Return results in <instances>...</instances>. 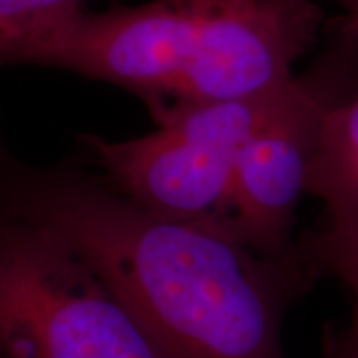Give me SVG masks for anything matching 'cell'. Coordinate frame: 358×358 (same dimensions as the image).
I'll return each instance as SVG.
<instances>
[{"instance_id":"6da1fadb","label":"cell","mask_w":358,"mask_h":358,"mask_svg":"<svg viewBox=\"0 0 358 358\" xmlns=\"http://www.w3.org/2000/svg\"><path fill=\"white\" fill-rule=\"evenodd\" d=\"M0 215L70 245L162 358H287L289 308L317 282L296 249L257 255L221 225L155 213L72 164H28L0 131Z\"/></svg>"},{"instance_id":"7a4b0ae2","label":"cell","mask_w":358,"mask_h":358,"mask_svg":"<svg viewBox=\"0 0 358 358\" xmlns=\"http://www.w3.org/2000/svg\"><path fill=\"white\" fill-rule=\"evenodd\" d=\"M324 24L315 0H150L84 6L0 52V68L44 66L114 84L148 106L261 96L289 84Z\"/></svg>"},{"instance_id":"3957f363","label":"cell","mask_w":358,"mask_h":358,"mask_svg":"<svg viewBox=\"0 0 358 358\" xmlns=\"http://www.w3.org/2000/svg\"><path fill=\"white\" fill-rule=\"evenodd\" d=\"M0 358L162 355L64 239L0 215Z\"/></svg>"},{"instance_id":"277c9868","label":"cell","mask_w":358,"mask_h":358,"mask_svg":"<svg viewBox=\"0 0 358 358\" xmlns=\"http://www.w3.org/2000/svg\"><path fill=\"white\" fill-rule=\"evenodd\" d=\"M343 98L327 76H294L233 164L225 229L257 255L294 253V221L317 162L329 110Z\"/></svg>"},{"instance_id":"5b68a950","label":"cell","mask_w":358,"mask_h":358,"mask_svg":"<svg viewBox=\"0 0 358 358\" xmlns=\"http://www.w3.org/2000/svg\"><path fill=\"white\" fill-rule=\"evenodd\" d=\"M150 114L157 128L145 136H80L90 162L110 185L155 213L225 227L237 152L207 138L169 106H150Z\"/></svg>"},{"instance_id":"8992f818","label":"cell","mask_w":358,"mask_h":358,"mask_svg":"<svg viewBox=\"0 0 358 358\" xmlns=\"http://www.w3.org/2000/svg\"><path fill=\"white\" fill-rule=\"evenodd\" d=\"M308 193L327 207L324 227L358 233V92L327 114Z\"/></svg>"},{"instance_id":"52a82bcc","label":"cell","mask_w":358,"mask_h":358,"mask_svg":"<svg viewBox=\"0 0 358 358\" xmlns=\"http://www.w3.org/2000/svg\"><path fill=\"white\" fill-rule=\"evenodd\" d=\"M296 255L319 281L334 277L352 296V319L343 334L346 345L358 350V233H341L329 227L305 231L296 243Z\"/></svg>"},{"instance_id":"ba28073f","label":"cell","mask_w":358,"mask_h":358,"mask_svg":"<svg viewBox=\"0 0 358 358\" xmlns=\"http://www.w3.org/2000/svg\"><path fill=\"white\" fill-rule=\"evenodd\" d=\"M84 6V0H0V52L34 28Z\"/></svg>"},{"instance_id":"9c48e42d","label":"cell","mask_w":358,"mask_h":358,"mask_svg":"<svg viewBox=\"0 0 358 358\" xmlns=\"http://www.w3.org/2000/svg\"><path fill=\"white\" fill-rule=\"evenodd\" d=\"M343 13V26L346 32L358 36V0H331Z\"/></svg>"},{"instance_id":"30bf717a","label":"cell","mask_w":358,"mask_h":358,"mask_svg":"<svg viewBox=\"0 0 358 358\" xmlns=\"http://www.w3.org/2000/svg\"><path fill=\"white\" fill-rule=\"evenodd\" d=\"M327 358H358V350L346 345L341 336H334L329 350H327Z\"/></svg>"}]
</instances>
